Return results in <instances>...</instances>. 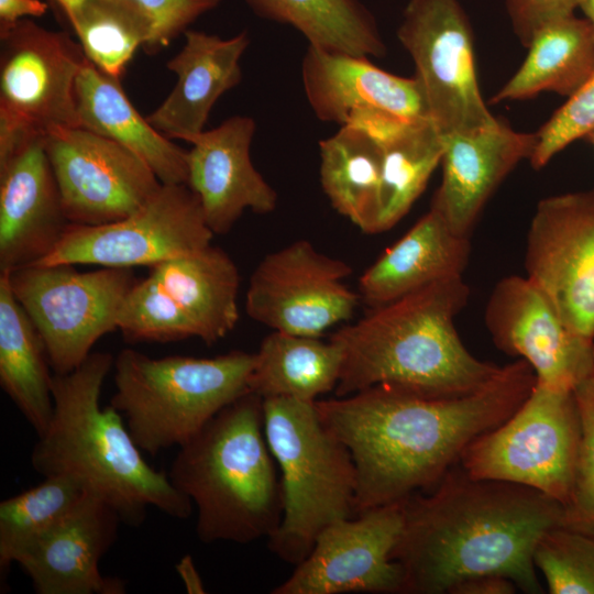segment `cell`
<instances>
[{
  "label": "cell",
  "instance_id": "6da1fadb",
  "mask_svg": "<svg viewBox=\"0 0 594 594\" xmlns=\"http://www.w3.org/2000/svg\"><path fill=\"white\" fill-rule=\"evenodd\" d=\"M536 385L524 360L502 367L483 389L438 398L377 385L315 402L349 449L356 473L355 515L435 487L479 436L508 419Z\"/></svg>",
  "mask_w": 594,
  "mask_h": 594
},
{
  "label": "cell",
  "instance_id": "7a4b0ae2",
  "mask_svg": "<svg viewBox=\"0 0 594 594\" xmlns=\"http://www.w3.org/2000/svg\"><path fill=\"white\" fill-rule=\"evenodd\" d=\"M564 507L525 485L474 479L460 463L429 491L404 501V526L392 559L404 593L444 594L459 582L499 574L518 590L541 594L534 552L562 526Z\"/></svg>",
  "mask_w": 594,
  "mask_h": 594
},
{
  "label": "cell",
  "instance_id": "3957f363",
  "mask_svg": "<svg viewBox=\"0 0 594 594\" xmlns=\"http://www.w3.org/2000/svg\"><path fill=\"white\" fill-rule=\"evenodd\" d=\"M469 297L463 277L450 278L370 308L340 328L330 337L343 351L336 396L385 385L453 398L486 387L503 366L475 358L454 328Z\"/></svg>",
  "mask_w": 594,
  "mask_h": 594
},
{
  "label": "cell",
  "instance_id": "277c9868",
  "mask_svg": "<svg viewBox=\"0 0 594 594\" xmlns=\"http://www.w3.org/2000/svg\"><path fill=\"white\" fill-rule=\"evenodd\" d=\"M108 352H91L74 371L52 377L53 416L38 437L31 464L41 475H68L119 514L122 522L138 527L148 507L177 518H188L191 501L172 484L167 473L142 457L122 415L100 406L103 382L113 367Z\"/></svg>",
  "mask_w": 594,
  "mask_h": 594
},
{
  "label": "cell",
  "instance_id": "5b68a950",
  "mask_svg": "<svg viewBox=\"0 0 594 594\" xmlns=\"http://www.w3.org/2000/svg\"><path fill=\"white\" fill-rule=\"evenodd\" d=\"M264 432L263 399L246 393L179 447L167 473L197 509L200 541L268 538L284 509L279 472Z\"/></svg>",
  "mask_w": 594,
  "mask_h": 594
},
{
  "label": "cell",
  "instance_id": "8992f818",
  "mask_svg": "<svg viewBox=\"0 0 594 594\" xmlns=\"http://www.w3.org/2000/svg\"><path fill=\"white\" fill-rule=\"evenodd\" d=\"M315 402L263 399L264 432L284 493L283 516L268 548L293 565L309 554L324 528L355 516L352 455L322 422Z\"/></svg>",
  "mask_w": 594,
  "mask_h": 594
},
{
  "label": "cell",
  "instance_id": "52a82bcc",
  "mask_svg": "<svg viewBox=\"0 0 594 594\" xmlns=\"http://www.w3.org/2000/svg\"><path fill=\"white\" fill-rule=\"evenodd\" d=\"M254 353L151 358L123 349L114 358L110 400L150 455L191 440L219 411L250 392Z\"/></svg>",
  "mask_w": 594,
  "mask_h": 594
},
{
  "label": "cell",
  "instance_id": "ba28073f",
  "mask_svg": "<svg viewBox=\"0 0 594 594\" xmlns=\"http://www.w3.org/2000/svg\"><path fill=\"white\" fill-rule=\"evenodd\" d=\"M128 293L118 330L134 342L198 338L213 344L238 323L239 271L212 244L150 267Z\"/></svg>",
  "mask_w": 594,
  "mask_h": 594
},
{
  "label": "cell",
  "instance_id": "9c48e42d",
  "mask_svg": "<svg viewBox=\"0 0 594 594\" xmlns=\"http://www.w3.org/2000/svg\"><path fill=\"white\" fill-rule=\"evenodd\" d=\"M581 419L574 391L536 382L529 396L503 424L475 438L460 465L474 479L535 488L565 507L575 484Z\"/></svg>",
  "mask_w": 594,
  "mask_h": 594
},
{
  "label": "cell",
  "instance_id": "30bf717a",
  "mask_svg": "<svg viewBox=\"0 0 594 594\" xmlns=\"http://www.w3.org/2000/svg\"><path fill=\"white\" fill-rule=\"evenodd\" d=\"M6 274L57 374L77 369L101 337L118 329L121 306L138 280L131 268L79 272L66 263L31 264Z\"/></svg>",
  "mask_w": 594,
  "mask_h": 594
},
{
  "label": "cell",
  "instance_id": "8fae6325",
  "mask_svg": "<svg viewBox=\"0 0 594 594\" xmlns=\"http://www.w3.org/2000/svg\"><path fill=\"white\" fill-rule=\"evenodd\" d=\"M0 42V155L30 136L79 127L75 88L87 61L79 42L30 19Z\"/></svg>",
  "mask_w": 594,
  "mask_h": 594
},
{
  "label": "cell",
  "instance_id": "7c38bea8",
  "mask_svg": "<svg viewBox=\"0 0 594 594\" xmlns=\"http://www.w3.org/2000/svg\"><path fill=\"white\" fill-rule=\"evenodd\" d=\"M397 37L442 135L497 122L481 96L473 32L459 0H407Z\"/></svg>",
  "mask_w": 594,
  "mask_h": 594
},
{
  "label": "cell",
  "instance_id": "4fadbf2b",
  "mask_svg": "<svg viewBox=\"0 0 594 594\" xmlns=\"http://www.w3.org/2000/svg\"><path fill=\"white\" fill-rule=\"evenodd\" d=\"M213 235L194 191L186 184H162L123 219L100 226L69 224L59 244L40 263L152 267L207 248Z\"/></svg>",
  "mask_w": 594,
  "mask_h": 594
},
{
  "label": "cell",
  "instance_id": "5bb4252c",
  "mask_svg": "<svg viewBox=\"0 0 594 594\" xmlns=\"http://www.w3.org/2000/svg\"><path fill=\"white\" fill-rule=\"evenodd\" d=\"M353 270L305 240L266 254L250 276L245 310L275 331L321 337L349 320L361 299L344 284Z\"/></svg>",
  "mask_w": 594,
  "mask_h": 594
},
{
  "label": "cell",
  "instance_id": "9a60e30c",
  "mask_svg": "<svg viewBox=\"0 0 594 594\" xmlns=\"http://www.w3.org/2000/svg\"><path fill=\"white\" fill-rule=\"evenodd\" d=\"M45 148L70 224L100 226L123 219L162 186L136 154L81 127L50 132Z\"/></svg>",
  "mask_w": 594,
  "mask_h": 594
},
{
  "label": "cell",
  "instance_id": "2e32d148",
  "mask_svg": "<svg viewBox=\"0 0 594 594\" xmlns=\"http://www.w3.org/2000/svg\"><path fill=\"white\" fill-rule=\"evenodd\" d=\"M525 268L566 326L594 340V189L538 202L527 232Z\"/></svg>",
  "mask_w": 594,
  "mask_h": 594
},
{
  "label": "cell",
  "instance_id": "e0dca14e",
  "mask_svg": "<svg viewBox=\"0 0 594 594\" xmlns=\"http://www.w3.org/2000/svg\"><path fill=\"white\" fill-rule=\"evenodd\" d=\"M403 526L404 502L331 524L272 594L404 593V571L392 559Z\"/></svg>",
  "mask_w": 594,
  "mask_h": 594
},
{
  "label": "cell",
  "instance_id": "ac0fdd59",
  "mask_svg": "<svg viewBox=\"0 0 594 594\" xmlns=\"http://www.w3.org/2000/svg\"><path fill=\"white\" fill-rule=\"evenodd\" d=\"M484 320L494 344L526 361L540 385L574 391L594 374V340L572 331L527 276L497 282Z\"/></svg>",
  "mask_w": 594,
  "mask_h": 594
},
{
  "label": "cell",
  "instance_id": "d6986e66",
  "mask_svg": "<svg viewBox=\"0 0 594 594\" xmlns=\"http://www.w3.org/2000/svg\"><path fill=\"white\" fill-rule=\"evenodd\" d=\"M301 80L309 106L323 122L343 127L378 120L431 121L417 79L385 72L366 56L308 45Z\"/></svg>",
  "mask_w": 594,
  "mask_h": 594
},
{
  "label": "cell",
  "instance_id": "ffe728a7",
  "mask_svg": "<svg viewBox=\"0 0 594 594\" xmlns=\"http://www.w3.org/2000/svg\"><path fill=\"white\" fill-rule=\"evenodd\" d=\"M69 224L45 136H32L0 161V273L42 262Z\"/></svg>",
  "mask_w": 594,
  "mask_h": 594
},
{
  "label": "cell",
  "instance_id": "44dd1931",
  "mask_svg": "<svg viewBox=\"0 0 594 594\" xmlns=\"http://www.w3.org/2000/svg\"><path fill=\"white\" fill-rule=\"evenodd\" d=\"M119 514L97 494L88 493L54 527L25 548L15 563L37 594H122L124 583L103 576L102 556L117 539Z\"/></svg>",
  "mask_w": 594,
  "mask_h": 594
},
{
  "label": "cell",
  "instance_id": "7402d4cb",
  "mask_svg": "<svg viewBox=\"0 0 594 594\" xmlns=\"http://www.w3.org/2000/svg\"><path fill=\"white\" fill-rule=\"evenodd\" d=\"M255 129L253 118L233 116L189 142L186 185L213 234L228 233L245 210L265 215L277 206V193L251 160Z\"/></svg>",
  "mask_w": 594,
  "mask_h": 594
},
{
  "label": "cell",
  "instance_id": "603a6c76",
  "mask_svg": "<svg viewBox=\"0 0 594 594\" xmlns=\"http://www.w3.org/2000/svg\"><path fill=\"white\" fill-rule=\"evenodd\" d=\"M442 136V180L430 207L454 232L470 237L493 193L530 158L536 135L497 120L488 128Z\"/></svg>",
  "mask_w": 594,
  "mask_h": 594
},
{
  "label": "cell",
  "instance_id": "cb8c5ba5",
  "mask_svg": "<svg viewBox=\"0 0 594 594\" xmlns=\"http://www.w3.org/2000/svg\"><path fill=\"white\" fill-rule=\"evenodd\" d=\"M185 44L166 67L177 81L146 119L168 139L190 142L205 131L218 99L242 79L240 61L250 44L246 31L223 38L197 30H186Z\"/></svg>",
  "mask_w": 594,
  "mask_h": 594
},
{
  "label": "cell",
  "instance_id": "d4e9b609",
  "mask_svg": "<svg viewBox=\"0 0 594 594\" xmlns=\"http://www.w3.org/2000/svg\"><path fill=\"white\" fill-rule=\"evenodd\" d=\"M470 237L454 232L430 207L359 279V295L378 307L438 282L463 277Z\"/></svg>",
  "mask_w": 594,
  "mask_h": 594
},
{
  "label": "cell",
  "instance_id": "484cf974",
  "mask_svg": "<svg viewBox=\"0 0 594 594\" xmlns=\"http://www.w3.org/2000/svg\"><path fill=\"white\" fill-rule=\"evenodd\" d=\"M75 96L79 127L136 154L162 184H187V151L140 114L119 79L87 58L77 77Z\"/></svg>",
  "mask_w": 594,
  "mask_h": 594
},
{
  "label": "cell",
  "instance_id": "4316f807",
  "mask_svg": "<svg viewBox=\"0 0 594 594\" xmlns=\"http://www.w3.org/2000/svg\"><path fill=\"white\" fill-rule=\"evenodd\" d=\"M512 78L491 99L493 103L532 98L540 92L571 96L594 73V32L574 14L541 28Z\"/></svg>",
  "mask_w": 594,
  "mask_h": 594
},
{
  "label": "cell",
  "instance_id": "83f0119b",
  "mask_svg": "<svg viewBox=\"0 0 594 594\" xmlns=\"http://www.w3.org/2000/svg\"><path fill=\"white\" fill-rule=\"evenodd\" d=\"M44 342L0 273V385L37 437L53 416L52 377Z\"/></svg>",
  "mask_w": 594,
  "mask_h": 594
},
{
  "label": "cell",
  "instance_id": "f1b7e54d",
  "mask_svg": "<svg viewBox=\"0 0 594 594\" xmlns=\"http://www.w3.org/2000/svg\"><path fill=\"white\" fill-rule=\"evenodd\" d=\"M342 362V348L332 339L273 330L254 353L249 388L262 399L315 402L336 389Z\"/></svg>",
  "mask_w": 594,
  "mask_h": 594
},
{
  "label": "cell",
  "instance_id": "f546056e",
  "mask_svg": "<svg viewBox=\"0 0 594 594\" xmlns=\"http://www.w3.org/2000/svg\"><path fill=\"white\" fill-rule=\"evenodd\" d=\"M321 188L332 208L367 234H376L382 151L365 130L343 125L319 142Z\"/></svg>",
  "mask_w": 594,
  "mask_h": 594
},
{
  "label": "cell",
  "instance_id": "4dcf8cb0",
  "mask_svg": "<svg viewBox=\"0 0 594 594\" xmlns=\"http://www.w3.org/2000/svg\"><path fill=\"white\" fill-rule=\"evenodd\" d=\"M382 151L376 234L398 223L441 164L443 136L432 121L403 122L371 134Z\"/></svg>",
  "mask_w": 594,
  "mask_h": 594
},
{
  "label": "cell",
  "instance_id": "1f68e13d",
  "mask_svg": "<svg viewBox=\"0 0 594 594\" xmlns=\"http://www.w3.org/2000/svg\"><path fill=\"white\" fill-rule=\"evenodd\" d=\"M258 16L288 24L309 45L381 58L386 46L375 18L361 0H244Z\"/></svg>",
  "mask_w": 594,
  "mask_h": 594
},
{
  "label": "cell",
  "instance_id": "d6a6232c",
  "mask_svg": "<svg viewBox=\"0 0 594 594\" xmlns=\"http://www.w3.org/2000/svg\"><path fill=\"white\" fill-rule=\"evenodd\" d=\"M59 8L86 57L116 79L152 38L150 19L132 0H76Z\"/></svg>",
  "mask_w": 594,
  "mask_h": 594
},
{
  "label": "cell",
  "instance_id": "836d02e7",
  "mask_svg": "<svg viewBox=\"0 0 594 594\" xmlns=\"http://www.w3.org/2000/svg\"><path fill=\"white\" fill-rule=\"evenodd\" d=\"M91 491L73 476L51 475L0 503V571L7 573L18 556L54 527Z\"/></svg>",
  "mask_w": 594,
  "mask_h": 594
},
{
  "label": "cell",
  "instance_id": "e575fe53",
  "mask_svg": "<svg viewBox=\"0 0 594 594\" xmlns=\"http://www.w3.org/2000/svg\"><path fill=\"white\" fill-rule=\"evenodd\" d=\"M551 594H594V535L566 527L547 531L534 552Z\"/></svg>",
  "mask_w": 594,
  "mask_h": 594
},
{
  "label": "cell",
  "instance_id": "d590c367",
  "mask_svg": "<svg viewBox=\"0 0 594 594\" xmlns=\"http://www.w3.org/2000/svg\"><path fill=\"white\" fill-rule=\"evenodd\" d=\"M574 395L581 419V446L575 484L564 507L562 527L594 535V374Z\"/></svg>",
  "mask_w": 594,
  "mask_h": 594
},
{
  "label": "cell",
  "instance_id": "8d00e7d4",
  "mask_svg": "<svg viewBox=\"0 0 594 594\" xmlns=\"http://www.w3.org/2000/svg\"><path fill=\"white\" fill-rule=\"evenodd\" d=\"M594 130V73L539 129L529 158L535 169L544 167L550 160L572 142L586 138Z\"/></svg>",
  "mask_w": 594,
  "mask_h": 594
},
{
  "label": "cell",
  "instance_id": "74e56055",
  "mask_svg": "<svg viewBox=\"0 0 594 594\" xmlns=\"http://www.w3.org/2000/svg\"><path fill=\"white\" fill-rule=\"evenodd\" d=\"M76 0H54L63 7ZM150 19L152 38L144 51L155 54L168 46L202 14L217 8L221 0H132Z\"/></svg>",
  "mask_w": 594,
  "mask_h": 594
},
{
  "label": "cell",
  "instance_id": "f35d334b",
  "mask_svg": "<svg viewBox=\"0 0 594 594\" xmlns=\"http://www.w3.org/2000/svg\"><path fill=\"white\" fill-rule=\"evenodd\" d=\"M514 33L527 47L546 24L574 14L575 0H505Z\"/></svg>",
  "mask_w": 594,
  "mask_h": 594
},
{
  "label": "cell",
  "instance_id": "ab89813d",
  "mask_svg": "<svg viewBox=\"0 0 594 594\" xmlns=\"http://www.w3.org/2000/svg\"><path fill=\"white\" fill-rule=\"evenodd\" d=\"M518 590L515 582L499 574H483L455 584L449 594H514Z\"/></svg>",
  "mask_w": 594,
  "mask_h": 594
},
{
  "label": "cell",
  "instance_id": "60d3db41",
  "mask_svg": "<svg viewBox=\"0 0 594 594\" xmlns=\"http://www.w3.org/2000/svg\"><path fill=\"white\" fill-rule=\"evenodd\" d=\"M46 10L47 4L41 0H0V33L23 19L40 18Z\"/></svg>",
  "mask_w": 594,
  "mask_h": 594
},
{
  "label": "cell",
  "instance_id": "b9f144b4",
  "mask_svg": "<svg viewBox=\"0 0 594 594\" xmlns=\"http://www.w3.org/2000/svg\"><path fill=\"white\" fill-rule=\"evenodd\" d=\"M186 590L190 594L206 593L201 576L194 563L191 556L187 554L176 565Z\"/></svg>",
  "mask_w": 594,
  "mask_h": 594
},
{
  "label": "cell",
  "instance_id": "7bdbcfd3",
  "mask_svg": "<svg viewBox=\"0 0 594 594\" xmlns=\"http://www.w3.org/2000/svg\"><path fill=\"white\" fill-rule=\"evenodd\" d=\"M576 1V9H580L585 20L590 23L593 32H594V0H575Z\"/></svg>",
  "mask_w": 594,
  "mask_h": 594
},
{
  "label": "cell",
  "instance_id": "ee69618b",
  "mask_svg": "<svg viewBox=\"0 0 594 594\" xmlns=\"http://www.w3.org/2000/svg\"><path fill=\"white\" fill-rule=\"evenodd\" d=\"M594 147V130L586 136Z\"/></svg>",
  "mask_w": 594,
  "mask_h": 594
},
{
  "label": "cell",
  "instance_id": "f6af8a7d",
  "mask_svg": "<svg viewBox=\"0 0 594 594\" xmlns=\"http://www.w3.org/2000/svg\"><path fill=\"white\" fill-rule=\"evenodd\" d=\"M54 1V0H53Z\"/></svg>",
  "mask_w": 594,
  "mask_h": 594
}]
</instances>
